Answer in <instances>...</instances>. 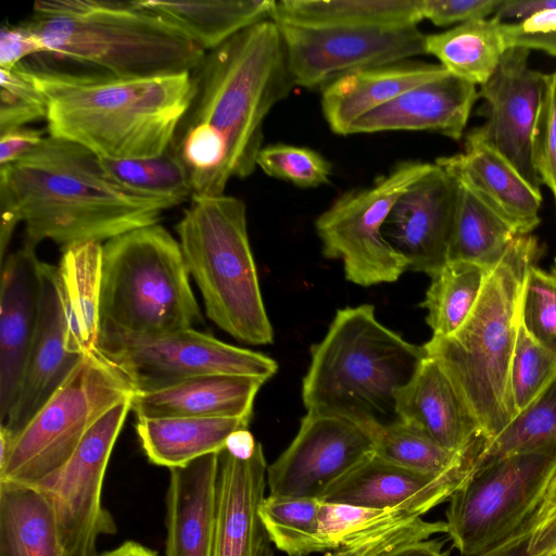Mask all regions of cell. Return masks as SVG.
Listing matches in <instances>:
<instances>
[{
  "instance_id": "1",
  "label": "cell",
  "mask_w": 556,
  "mask_h": 556,
  "mask_svg": "<svg viewBox=\"0 0 556 556\" xmlns=\"http://www.w3.org/2000/svg\"><path fill=\"white\" fill-rule=\"evenodd\" d=\"M191 78L192 98L169 149L192 197L222 195L231 178L254 172L265 118L295 87L278 25L260 22L206 51Z\"/></svg>"
},
{
  "instance_id": "2",
  "label": "cell",
  "mask_w": 556,
  "mask_h": 556,
  "mask_svg": "<svg viewBox=\"0 0 556 556\" xmlns=\"http://www.w3.org/2000/svg\"><path fill=\"white\" fill-rule=\"evenodd\" d=\"M0 242L25 226L26 244L51 240L61 250L106 242L157 224L169 202L136 193L108 175L98 155L48 136L22 161L0 167Z\"/></svg>"
},
{
  "instance_id": "3",
  "label": "cell",
  "mask_w": 556,
  "mask_h": 556,
  "mask_svg": "<svg viewBox=\"0 0 556 556\" xmlns=\"http://www.w3.org/2000/svg\"><path fill=\"white\" fill-rule=\"evenodd\" d=\"M27 66L47 101L49 136L77 143L101 159L165 152L193 92L191 73L123 78Z\"/></svg>"
},
{
  "instance_id": "4",
  "label": "cell",
  "mask_w": 556,
  "mask_h": 556,
  "mask_svg": "<svg viewBox=\"0 0 556 556\" xmlns=\"http://www.w3.org/2000/svg\"><path fill=\"white\" fill-rule=\"evenodd\" d=\"M540 254L535 237L517 236L490 271L480 296L452 334L424 344L476 417L488 443L516 417L509 370L527 279Z\"/></svg>"
},
{
  "instance_id": "5",
  "label": "cell",
  "mask_w": 556,
  "mask_h": 556,
  "mask_svg": "<svg viewBox=\"0 0 556 556\" xmlns=\"http://www.w3.org/2000/svg\"><path fill=\"white\" fill-rule=\"evenodd\" d=\"M427 356L382 325L375 307L338 309L325 337L311 349L302 383L307 413L351 420L371 435L399 420L396 395Z\"/></svg>"
},
{
  "instance_id": "6",
  "label": "cell",
  "mask_w": 556,
  "mask_h": 556,
  "mask_svg": "<svg viewBox=\"0 0 556 556\" xmlns=\"http://www.w3.org/2000/svg\"><path fill=\"white\" fill-rule=\"evenodd\" d=\"M26 23L51 56L123 78L191 73L206 51L138 1H36Z\"/></svg>"
},
{
  "instance_id": "7",
  "label": "cell",
  "mask_w": 556,
  "mask_h": 556,
  "mask_svg": "<svg viewBox=\"0 0 556 556\" xmlns=\"http://www.w3.org/2000/svg\"><path fill=\"white\" fill-rule=\"evenodd\" d=\"M175 230L208 319L238 341L270 344L274 331L249 241L244 203L226 194L191 197Z\"/></svg>"
},
{
  "instance_id": "8",
  "label": "cell",
  "mask_w": 556,
  "mask_h": 556,
  "mask_svg": "<svg viewBox=\"0 0 556 556\" xmlns=\"http://www.w3.org/2000/svg\"><path fill=\"white\" fill-rule=\"evenodd\" d=\"M178 240L159 224L104 242L100 331L159 337L203 323Z\"/></svg>"
},
{
  "instance_id": "9",
  "label": "cell",
  "mask_w": 556,
  "mask_h": 556,
  "mask_svg": "<svg viewBox=\"0 0 556 556\" xmlns=\"http://www.w3.org/2000/svg\"><path fill=\"white\" fill-rule=\"evenodd\" d=\"M134 390L99 352L84 353L79 363L15 437L0 480L39 484L73 455L86 433Z\"/></svg>"
},
{
  "instance_id": "10",
  "label": "cell",
  "mask_w": 556,
  "mask_h": 556,
  "mask_svg": "<svg viewBox=\"0 0 556 556\" xmlns=\"http://www.w3.org/2000/svg\"><path fill=\"white\" fill-rule=\"evenodd\" d=\"M96 350L135 393L163 390L205 375L247 376L266 382L278 369L267 355L194 328L159 337L100 331Z\"/></svg>"
},
{
  "instance_id": "11",
  "label": "cell",
  "mask_w": 556,
  "mask_h": 556,
  "mask_svg": "<svg viewBox=\"0 0 556 556\" xmlns=\"http://www.w3.org/2000/svg\"><path fill=\"white\" fill-rule=\"evenodd\" d=\"M431 165L402 162L372 186L342 194L317 217L323 253L343 263L349 281L362 287L394 282L408 270L406 260L383 238L382 227L397 199Z\"/></svg>"
},
{
  "instance_id": "12",
  "label": "cell",
  "mask_w": 556,
  "mask_h": 556,
  "mask_svg": "<svg viewBox=\"0 0 556 556\" xmlns=\"http://www.w3.org/2000/svg\"><path fill=\"white\" fill-rule=\"evenodd\" d=\"M556 455L514 454L478 466L448 498L446 534L459 556H475L507 532L544 495Z\"/></svg>"
},
{
  "instance_id": "13",
  "label": "cell",
  "mask_w": 556,
  "mask_h": 556,
  "mask_svg": "<svg viewBox=\"0 0 556 556\" xmlns=\"http://www.w3.org/2000/svg\"><path fill=\"white\" fill-rule=\"evenodd\" d=\"M130 399L101 417L71 458L55 473L36 484L52 503L70 556H94L99 538L117 530L112 514L103 505L102 492L114 445L131 410Z\"/></svg>"
},
{
  "instance_id": "14",
  "label": "cell",
  "mask_w": 556,
  "mask_h": 556,
  "mask_svg": "<svg viewBox=\"0 0 556 556\" xmlns=\"http://www.w3.org/2000/svg\"><path fill=\"white\" fill-rule=\"evenodd\" d=\"M277 25L293 84L304 88H324L345 74L425 53L426 35L417 26L311 28Z\"/></svg>"
},
{
  "instance_id": "15",
  "label": "cell",
  "mask_w": 556,
  "mask_h": 556,
  "mask_svg": "<svg viewBox=\"0 0 556 556\" xmlns=\"http://www.w3.org/2000/svg\"><path fill=\"white\" fill-rule=\"evenodd\" d=\"M375 453L371 433L342 417L307 413L289 446L267 467L269 496L315 497Z\"/></svg>"
},
{
  "instance_id": "16",
  "label": "cell",
  "mask_w": 556,
  "mask_h": 556,
  "mask_svg": "<svg viewBox=\"0 0 556 556\" xmlns=\"http://www.w3.org/2000/svg\"><path fill=\"white\" fill-rule=\"evenodd\" d=\"M530 50L509 48L493 75L480 86L485 122L479 128L534 187L541 181L532 163V134L546 74L529 66Z\"/></svg>"
},
{
  "instance_id": "17",
  "label": "cell",
  "mask_w": 556,
  "mask_h": 556,
  "mask_svg": "<svg viewBox=\"0 0 556 556\" xmlns=\"http://www.w3.org/2000/svg\"><path fill=\"white\" fill-rule=\"evenodd\" d=\"M458 181L443 167H431L397 199L382 236L408 264L432 277L448 262Z\"/></svg>"
},
{
  "instance_id": "18",
  "label": "cell",
  "mask_w": 556,
  "mask_h": 556,
  "mask_svg": "<svg viewBox=\"0 0 556 556\" xmlns=\"http://www.w3.org/2000/svg\"><path fill=\"white\" fill-rule=\"evenodd\" d=\"M481 453L452 471L434 476L379 458L375 453L337 481L321 501L372 509L400 508L419 516L448 501L477 467Z\"/></svg>"
},
{
  "instance_id": "19",
  "label": "cell",
  "mask_w": 556,
  "mask_h": 556,
  "mask_svg": "<svg viewBox=\"0 0 556 556\" xmlns=\"http://www.w3.org/2000/svg\"><path fill=\"white\" fill-rule=\"evenodd\" d=\"M218 458L212 556H274V544L260 515L268 467L262 444L257 443L249 457L224 448Z\"/></svg>"
},
{
  "instance_id": "20",
  "label": "cell",
  "mask_w": 556,
  "mask_h": 556,
  "mask_svg": "<svg viewBox=\"0 0 556 556\" xmlns=\"http://www.w3.org/2000/svg\"><path fill=\"white\" fill-rule=\"evenodd\" d=\"M41 291V261L24 245L1 262L0 424L11 414L36 333Z\"/></svg>"
},
{
  "instance_id": "21",
  "label": "cell",
  "mask_w": 556,
  "mask_h": 556,
  "mask_svg": "<svg viewBox=\"0 0 556 556\" xmlns=\"http://www.w3.org/2000/svg\"><path fill=\"white\" fill-rule=\"evenodd\" d=\"M435 163L468 188L505 220L518 236L540 224L542 194L480 132L471 129L464 152L437 159Z\"/></svg>"
},
{
  "instance_id": "22",
  "label": "cell",
  "mask_w": 556,
  "mask_h": 556,
  "mask_svg": "<svg viewBox=\"0 0 556 556\" xmlns=\"http://www.w3.org/2000/svg\"><path fill=\"white\" fill-rule=\"evenodd\" d=\"M83 355L65 346V319L55 265L41 262V291L36 333L27 356L15 405L3 425L15 437L54 394Z\"/></svg>"
},
{
  "instance_id": "23",
  "label": "cell",
  "mask_w": 556,
  "mask_h": 556,
  "mask_svg": "<svg viewBox=\"0 0 556 556\" xmlns=\"http://www.w3.org/2000/svg\"><path fill=\"white\" fill-rule=\"evenodd\" d=\"M478 98L476 85L446 72L364 115L349 135L426 130L459 140Z\"/></svg>"
},
{
  "instance_id": "24",
  "label": "cell",
  "mask_w": 556,
  "mask_h": 556,
  "mask_svg": "<svg viewBox=\"0 0 556 556\" xmlns=\"http://www.w3.org/2000/svg\"><path fill=\"white\" fill-rule=\"evenodd\" d=\"M325 556H386L395 548L446 533L445 521L429 522L400 508L372 509L323 501Z\"/></svg>"
},
{
  "instance_id": "25",
  "label": "cell",
  "mask_w": 556,
  "mask_h": 556,
  "mask_svg": "<svg viewBox=\"0 0 556 556\" xmlns=\"http://www.w3.org/2000/svg\"><path fill=\"white\" fill-rule=\"evenodd\" d=\"M218 455L169 469L165 556H212Z\"/></svg>"
},
{
  "instance_id": "26",
  "label": "cell",
  "mask_w": 556,
  "mask_h": 556,
  "mask_svg": "<svg viewBox=\"0 0 556 556\" xmlns=\"http://www.w3.org/2000/svg\"><path fill=\"white\" fill-rule=\"evenodd\" d=\"M396 415L447 451L465 450L480 426L440 365L426 356L396 395Z\"/></svg>"
},
{
  "instance_id": "27",
  "label": "cell",
  "mask_w": 556,
  "mask_h": 556,
  "mask_svg": "<svg viewBox=\"0 0 556 556\" xmlns=\"http://www.w3.org/2000/svg\"><path fill=\"white\" fill-rule=\"evenodd\" d=\"M446 72L441 64L405 60L345 74L323 88L324 117L334 134L349 135L364 115Z\"/></svg>"
},
{
  "instance_id": "28",
  "label": "cell",
  "mask_w": 556,
  "mask_h": 556,
  "mask_svg": "<svg viewBox=\"0 0 556 556\" xmlns=\"http://www.w3.org/2000/svg\"><path fill=\"white\" fill-rule=\"evenodd\" d=\"M264 383L247 376L205 375L163 390L134 393L130 408L136 418H251L254 400Z\"/></svg>"
},
{
  "instance_id": "29",
  "label": "cell",
  "mask_w": 556,
  "mask_h": 556,
  "mask_svg": "<svg viewBox=\"0 0 556 556\" xmlns=\"http://www.w3.org/2000/svg\"><path fill=\"white\" fill-rule=\"evenodd\" d=\"M100 242H84L62 250L55 280L65 319V346L83 355L96 351L100 332L102 279Z\"/></svg>"
},
{
  "instance_id": "30",
  "label": "cell",
  "mask_w": 556,
  "mask_h": 556,
  "mask_svg": "<svg viewBox=\"0 0 556 556\" xmlns=\"http://www.w3.org/2000/svg\"><path fill=\"white\" fill-rule=\"evenodd\" d=\"M250 420L241 417L137 418L135 429L149 462L172 469L208 454H219L229 437L248 429Z\"/></svg>"
},
{
  "instance_id": "31",
  "label": "cell",
  "mask_w": 556,
  "mask_h": 556,
  "mask_svg": "<svg viewBox=\"0 0 556 556\" xmlns=\"http://www.w3.org/2000/svg\"><path fill=\"white\" fill-rule=\"evenodd\" d=\"M0 556H70L40 486L0 480Z\"/></svg>"
},
{
  "instance_id": "32",
  "label": "cell",
  "mask_w": 556,
  "mask_h": 556,
  "mask_svg": "<svg viewBox=\"0 0 556 556\" xmlns=\"http://www.w3.org/2000/svg\"><path fill=\"white\" fill-rule=\"evenodd\" d=\"M270 20L311 28H391L424 18L421 0H282L275 1Z\"/></svg>"
},
{
  "instance_id": "33",
  "label": "cell",
  "mask_w": 556,
  "mask_h": 556,
  "mask_svg": "<svg viewBox=\"0 0 556 556\" xmlns=\"http://www.w3.org/2000/svg\"><path fill=\"white\" fill-rule=\"evenodd\" d=\"M155 12L204 51L217 48L238 33L270 20L275 1H138Z\"/></svg>"
},
{
  "instance_id": "34",
  "label": "cell",
  "mask_w": 556,
  "mask_h": 556,
  "mask_svg": "<svg viewBox=\"0 0 556 556\" xmlns=\"http://www.w3.org/2000/svg\"><path fill=\"white\" fill-rule=\"evenodd\" d=\"M507 49L503 22L494 16L425 36V53L437 58L451 74L476 86L489 80Z\"/></svg>"
},
{
  "instance_id": "35",
  "label": "cell",
  "mask_w": 556,
  "mask_h": 556,
  "mask_svg": "<svg viewBox=\"0 0 556 556\" xmlns=\"http://www.w3.org/2000/svg\"><path fill=\"white\" fill-rule=\"evenodd\" d=\"M448 245V261L493 269L518 236L497 214L459 184Z\"/></svg>"
},
{
  "instance_id": "36",
  "label": "cell",
  "mask_w": 556,
  "mask_h": 556,
  "mask_svg": "<svg viewBox=\"0 0 556 556\" xmlns=\"http://www.w3.org/2000/svg\"><path fill=\"white\" fill-rule=\"evenodd\" d=\"M491 269L466 261H448L431 277L421 306L434 337L454 333L473 309Z\"/></svg>"
},
{
  "instance_id": "37",
  "label": "cell",
  "mask_w": 556,
  "mask_h": 556,
  "mask_svg": "<svg viewBox=\"0 0 556 556\" xmlns=\"http://www.w3.org/2000/svg\"><path fill=\"white\" fill-rule=\"evenodd\" d=\"M375 455L379 458L422 473L440 476L463 465L469 457L482 453L488 439L479 434L465 450H445L415 427L396 420L374 433Z\"/></svg>"
},
{
  "instance_id": "38",
  "label": "cell",
  "mask_w": 556,
  "mask_h": 556,
  "mask_svg": "<svg viewBox=\"0 0 556 556\" xmlns=\"http://www.w3.org/2000/svg\"><path fill=\"white\" fill-rule=\"evenodd\" d=\"M323 501L315 497L267 496L260 515L277 549L288 556L330 552L321 529Z\"/></svg>"
},
{
  "instance_id": "39",
  "label": "cell",
  "mask_w": 556,
  "mask_h": 556,
  "mask_svg": "<svg viewBox=\"0 0 556 556\" xmlns=\"http://www.w3.org/2000/svg\"><path fill=\"white\" fill-rule=\"evenodd\" d=\"M532 452L556 455V376L525 410L486 444L477 467L505 456Z\"/></svg>"
},
{
  "instance_id": "40",
  "label": "cell",
  "mask_w": 556,
  "mask_h": 556,
  "mask_svg": "<svg viewBox=\"0 0 556 556\" xmlns=\"http://www.w3.org/2000/svg\"><path fill=\"white\" fill-rule=\"evenodd\" d=\"M100 160L110 177L136 193L165 200L173 206L192 197L187 172L169 148L155 156Z\"/></svg>"
},
{
  "instance_id": "41",
  "label": "cell",
  "mask_w": 556,
  "mask_h": 556,
  "mask_svg": "<svg viewBox=\"0 0 556 556\" xmlns=\"http://www.w3.org/2000/svg\"><path fill=\"white\" fill-rule=\"evenodd\" d=\"M493 16L503 22L508 49L556 56V0H502Z\"/></svg>"
},
{
  "instance_id": "42",
  "label": "cell",
  "mask_w": 556,
  "mask_h": 556,
  "mask_svg": "<svg viewBox=\"0 0 556 556\" xmlns=\"http://www.w3.org/2000/svg\"><path fill=\"white\" fill-rule=\"evenodd\" d=\"M556 376V356L541 345L520 320L509 370V392L516 416Z\"/></svg>"
},
{
  "instance_id": "43",
  "label": "cell",
  "mask_w": 556,
  "mask_h": 556,
  "mask_svg": "<svg viewBox=\"0 0 556 556\" xmlns=\"http://www.w3.org/2000/svg\"><path fill=\"white\" fill-rule=\"evenodd\" d=\"M256 165L267 175L301 188H315L329 181L331 164L318 152L292 144L263 147Z\"/></svg>"
},
{
  "instance_id": "44",
  "label": "cell",
  "mask_w": 556,
  "mask_h": 556,
  "mask_svg": "<svg viewBox=\"0 0 556 556\" xmlns=\"http://www.w3.org/2000/svg\"><path fill=\"white\" fill-rule=\"evenodd\" d=\"M47 117V101L26 63L0 68V132Z\"/></svg>"
},
{
  "instance_id": "45",
  "label": "cell",
  "mask_w": 556,
  "mask_h": 556,
  "mask_svg": "<svg viewBox=\"0 0 556 556\" xmlns=\"http://www.w3.org/2000/svg\"><path fill=\"white\" fill-rule=\"evenodd\" d=\"M521 319L529 333L556 356V276L536 265L527 279Z\"/></svg>"
},
{
  "instance_id": "46",
  "label": "cell",
  "mask_w": 556,
  "mask_h": 556,
  "mask_svg": "<svg viewBox=\"0 0 556 556\" xmlns=\"http://www.w3.org/2000/svg\"><path fill=\"white\" fill-rule=\"evenodd\" d=\"M532 163L556 201V72L546 74L541 105L532 134Z\"/></svg>"
},
{
  "instance_id": "47",
  "label": "cell",
  "mask_w": 556,
  "mask_h": 556,
  "mask_svg": "<svg viewBox=\"0 0 556 556\" xmlns=\"http://www.w3.org/2000/svg\"><path fill=\"white\" fill-rule=\"evenodd\" d=\"M502 0H421L422 18L446 26L493 15Z\"/></svg>"
},
{
  "instance_id": "48",
  "label": "cell",
  "mask_w": 556,
  "mask_h": 556,
  "mask_svg": "<svg viewBox=\"0 0 556 556\" xmlns=\"http://www.w3.org/2000/svg\"><path fill=\"white\" fill-rule=\"evenodd\" d=\"M529 556H556V473L532 517Z\"/></svg>"
},
{
  "instance_id": "49",
  "label": "cell",
  "mask_w": 556,
  "mask_h": 556,
  "mask_svg": "<svg viewBox=\"0 0 556 556\" xmlns=\"http://www.w3.org/2000/svg\"><path fill=\"white\" fill-rule=\"evenodd\" d=\"M47 53L41 38L25 22L2 26L0 31V68H12L23 59Z\"/></svg>"
},
{
  "instance_id": "50",
  "label": "cell",
  "mask_w": 556,
  "mask_h": 556,
  "mask_svg": "<svg viewBox=\"0 0 556 556\" xmlns=\"http://www.w3.org/2000/svg\"><path fill=\"white\" fill-rule=\"evenodd\" d=\"M43 131L26 126L0 132V167L13 165L31 154L43 141Z\"/></svg>"
},
{
  "instance_id": "51",
  "label": "cell",
  "mask_w": 556,
  "mask_h": 556,
  "mask_svg": "<svg viewBox=\"0 0 556 556\" xmlns=\"http://www.w3.org/2000/svg\"><path fill=\"white\" fill-rule=\"evenodd\" d=\"M443 541L422 540L402 545L386 556H447L443 551Z\"/></svg>"
},
{
  "instance_id": "52",
  "label": "cell",
  "mask_w": 556,
  "mask_h": 556,
  "mask_svg": "<svg viewBox=\"0 0 556 556\" xmlns=\"http://www.w3.org/2000/svg\"><path fill=\"white\" fill-rule=\"evenodd\" d=\"M257 443L248 429H242L229 437L225 448L238 457H249L255 451Z\"/></svg>"
},
{
  "instance_id": "53",
  "label": "cell",
  "mask_w": 556,
  "mask_h": 556,
  "mask_svg": "<svg viewBox=\"0 0 556 556\" xmlns=\"http://www.w3.org/2000/svg\"><path fill=\"white\" fill-rule=\"evenodd\" d=\"M94 556H157V554L138 542L126 541L111 551Z\"/></svg>"
},
{
  "instance_id": "54",
  "label": "cell",
  "mask_w": 556,
  "mask_h": 556,
  "mask_svg": "<svg viewBox=\"0 0 556 556\" xmlns=\"http://www.w3.org/2000/svg\"><path fill=\"white\" fill-rule=\"evenodd\" d=\"M13 442L12 433L3 425H0V469L4 467L10 456Z\"/></svg>"
},
{
  "instance_id": "55",
  "label": "cell",
  "mask_w": 556,
  "mask_h": 556,
  "mask_svg": "<svg viewBox=\"0 0 556 556\" xmlns=\"http://www.w3.org/2000/svg\"><path fill=\"white\" fill-rule=\"evenodd\" d=\"M556 263V262H555ZM556 276V275H555Z\"/></svg>"
},
{
  "instance_id": "56",
  "label": "cell",
  "mask_w": 556,
  "mask_h": 556,
  "mask_svg": "<svg viewBox=\"0 0 556 556\" xmlns=\"http://www.w3.org/2000/svg\"><path fill=\"white\" fill-rule=\"evenodd\" d=\"M556 202V201H555Z\"/></svg>"
}]
</instances>
